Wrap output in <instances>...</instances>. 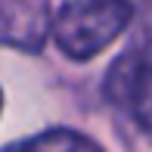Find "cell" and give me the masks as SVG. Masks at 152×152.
Instances as JSON below:
<instances>
[{
    "label": "cell",
    "instance_id": "277c9868",
    "mask_svg": "<svg viewBox=\"0 0 152 152\" xmlns=\"http://www.w3.org/2000/svg\"><path fill=\"white\" fill-rule=\"evenodd\" d=\"M6 152H106L96 140H90L81 130H68V127H56V130H44L37 137L12 143Z\"/></svg>",
    "mask_w": 152,
    "mask_h": 152
},
{
    "label": "cell",
    "instance_id": "6da1fadb",
    "mask_svg": "<svg viewBox=\"0 0 152 152\" xmlns=\"http://www.w3.org/2000/svg\"><path fill=\"white\" fill-rule=\"evenodd\" d=\"M137 0H68L50 19L53 40L65 56L87 62L130 25Z\"/></svg>",
    "mask_w": 152,
    "mask_h": 152
},
{
    "label": "cell",
    "instance_id": "5b68a950",
    "mask_svg": "<svg viewBox=\"0 0 152 152\" xmlns=\"http://www.w3.org/2000/svg\"><path fill=\"white\" fill-rule=\"evenodd\" d=\"M0 109H3V90H0Z\"/></svg>",
    "mask_w": 152,
    "mask_h": 152
},
{
    "label": "cell",
    "instance_id": "3957f363",
    "mask_svg": "<svg viewBox=\"0 0 152 152\" xmlns=\"http://www.w3.org/2000/svg\"><path fill=\"white\" fill-rule=\"evenodd\" d=\"M47 0H0V44L16 50H40L50 34Z\"/></svg>",
    "mask_w": 152,
    "mask_h": 152
},
{
    "label": "cell",
    "instance_id": "7a4b0ae2",
    "mask_svg": "<svg viewBox=\"0 0 152 152\" xmlns=\"http://www.w3.org/2000/svg\"><path fill=\"white\" fill-rule=\"evenodd\" d=\"M102 93L115 109L127 112L140 130H149V44L140 37L112 62Z\"/></svg>",
    "mask_w": 152,
    "mask_h": 152
}]
</instances>
